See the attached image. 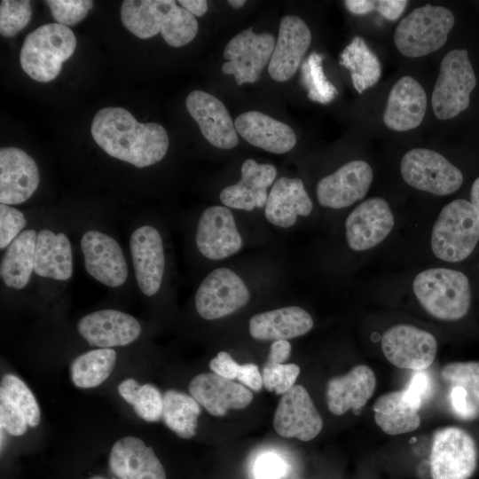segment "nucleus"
Listing matches in <instances>:
<instances>
[{"label": "nucleus", "mask_w": 479, "mask_h": 479, "mask_svg": "<svg viewBox=\"0 0 479 479\" xmlns=\"http://www.w3.org/2000/svg\"><path fill=\"white\" fill-rule=\"evenodd\" d=\"M90 132L107 154L137 168L159 162L169 148L164 127L155 122H138L121 107L100 109L93 118Z\"/></svg>", "instance_id": "1"}, {"label": "nucleus", "mask_w": 479, "mask_h": 479, "mask_svg": "<svg viewBox=\"0 0 479 479\" xmlns=\"http://www.w3.org/2000/svg\"><path fill=\"white\" fill-rule=\"evenodd\" d=\"M124 27L141 39L161 32L172 47H181L194 39L198 21L174 0H126L121 8Z\"/></svg>", "instance_id": "2"}, {"label": "nucleus", "mask_w": 479, "mask_h": 479, "mask_svg": "<svg viewBox=\"0 0 479 479\" xmlns=\"http://www.w3.org/2000/svg\"><path fill=\"white\" fill-rule=\"evenodd\" d=\"M412 289L425 310L441 320L462 318L471 304L469 280L464 273L456 270H425L415 277Z\"/></svg>", "instance_id": "3"}, {"label": "nucleus", "mask_w": 479, "mask_h": 479, "mask_svg": "<svg viewBox=\"0 0 479 479\" xmlns=\"http://www.w3.org/2000/svg\"><path fill=\"white\" fill-rule=\"evenodd\" d=\"M75 47V34L68 27L45 24L26 36L20 63L32 79L48 82L59 75L62 63L72 56Z\"/></svg>", "instance_id": "4"}, {"label": "nucleus", "mask_w": 479, "mask_h": 479, "mask_svg": "<svg viewBox=\"0 0 479 479\" xmlns=\"http://www.w3.org/2000/svg\"><path fill=\"white\" fill-rule=\"evenodd\" d=\"M479 241V213L470 201L458 199L445 205L431 232L434 255L445 262L467 258Z\"/></svg>", "instance_id": "5"}, {"label": "nucleus", "mask_w": 479, "mask_h": 479, "mask_svg": "<svg viewBox=\"0 0 479 479\" xmlns=\"http://www.w3.org/2000/svg\"><path fill=\"white\" fill-rule=\"evenodd\" d=\"M454 22L453 13L445 7L428 4L415 8L397 25L395 45L408 58L428 55L444 46Z\"/></svg>", "instance_id": "6"}, {"label": "nucleus", "mask_w": 479, "mask_h": 479, "mask_svg": "<svg viewBox=\"0 0 479 479\" xmlns=\"http://www.w3.org/2000/svg\"><path fill=\"white\" fill-rule=\"evenodd\" d=\"M476 78L467 50L450 51L441 61L431 104L439 120L452 119L469 106Z\"/></svg>", "instance_id": "7"}, {"label": "nucleus", "mask_w": 479, "mask_h": 479, "mask_svg": "<svg viewBox=\"0 0 479 479\" xmlns=\"http://www.w3.org/2000/svg\"><path fill=\"white\" fill-rule=\"evenodd\" d=\"M401 176L410 186L445 196L459 190L463 183L461 171L441 153L426 148H413L402 158Z\"/></svg>", "instance_id": "8"}, {"label": "nucleus", "mask_w": 479, "mask_h": 479, "mask_svg": "<svg viewBox=\"0 0 479 479\" xmlns=\"http://www.w3.org/2000/svg\"><path fill=\"white\" fill-rule=\"evenodd\" d=\"M432 479H469L477 465L473 437L458 427H445L433 435L430 452Z\"/></svg>", "instance_id": "9"}, {"label": "nucleus", "mask_w": 479, "mask_h": 479, "mask_svg": "<svg viewBox=\"0 0 479 479\" xmlns=\"http://www.w3.org/2000/svg\"><path fill=\"white\" fill-rule=\"evenodd\" d=\"M275 39L270 33L255 34L249 27L232 37L224 51L228 61L223 73L233 75L238 85L256 82L272 55Z\"/></svg>", "instance_id": "10"}, {"label": "nucleus", "mask_w": 479, "mask_h": 479, "mask_svg": "<svg viewBox=\"0 0 479 479\" xmlns=\"http://www.w3.org/2000/svg\"><path fill=\"white\" fill-rule=\"evenodd\" d=\"M249 291L244 281L232 270L212 271L200 285L195 295L199 315L214 320L230 315L247 303Z\"/></svg>", "instance_id": "11"}, {"label": "nucleus", "mask_w": 479, "mask_h": 479, "mask_svg": "<svg viewBox=\"0 0 479 479\" xmlns=\"http://www.w3.org/2000/svg\"><path fill=\"white\" fill-rule=\"evenodd\" d=\"M381 349L389 363L402 368L423 371L429 367L437 352V342L428 331L410 325H397L381 338Z\"/></svg>", "instance_id": "12"}, {"label": "nucleus", "mask_w": 479, "mask_h": 479, "mask_svg": "<svg viewBox=\"0 0 479 479\" xmlns=\"http://www.w3.org/2000/svg\"><path fill=\"white\" fill-rule=\"evenodd\" d=\"M273 426L281 436L310 441L322 430L323 420L306 389L294 385L280 397Z\"/></svg>", "instance_id": "13"}, {"label": "nucleus", "mask_w": 479, "mask_h": 479, "mask_svg": "<svg viewBox=\"0 0 479 479\" xmlns=\"http://www.w3.org/2000/svg\"><path fill=\"white\" fill-rule=\"evenodd\" d=\"M373 178V169L366 161H350L318 182V200L334 209L347 208L365 196Z\"/></svg>", "instance_id": "14"}, {"label": "nucleus", "mask_w": 479, "mask_h": 479, "mask_svg": "<svg viewBox=\"0 0 479 479\" xmlns=\"http://www.w3.org/2000/svg\"><path fill=\"white\" fill-rule=\"evenodd\" d=\"M395 224L389 203L381 197L370 198L357 205L345 221L349 247L365 251L380 244Z\"/></svg>", "instance_id": "15"}, {"label": "nucleus", "mask_w": 479, "mask_h": 479, "mask_svg": "<svg viewBox=\"0 0 479 479\" xmlns=\"http://www.w3.org/2000/svg\"><path fill=\"white\" fill-rule=\"evenodd\" d=\"M87 272L102 284L116 287L128 277V266L117 241L98 231H88L81 239Z\"/></svg>", "instance_id": "16"}, {"label": "nucleus", "mask_w": 479, "mask_h": 479, "mask_svg": "<svg viewBox=\"0 0 479 479\" xmlns=\"http://www.w3.org/2000/svg\"><path fill=\"white\" fill-rule=\"evenodd\" d=\"M195 241L199 251L211 260L226 258L242 247L232 213L223 206H212L202 212Z\"/></svg>", "instance_id": "17"}, {"label": "nucleus", "mask_w": 479, "mask_h": 479, "mask_svg": "<svg viewBox=\"0 0 479 479\" xmlns=\"http://www.w3.org/2000/svg\"><path fill=\"white\" fill-rule=\"evenodd\" d=\"M311 43V33L298 16H284L279 35L268 64V72L276 82L291 79Z\"/></svg>", "instance_id": "18"}, {"label": "nucleus", "mask_w": 479, "mask_h": 479, "mask_svg": "<svg viewBox=\"0 0 479 479\" xmlns=\"http://www.w3.org/2000/svg\"><path fill=\"white\" fill-rule=\"evenodd\" d=\"M186 108L202 135L214 146L232 149L239 143L234 123L224 103L202 90H193L186 98Z\"/></svg>", "instance_id": "19"}, {"label": "nucleus", "mask_w": 479, "mask_h": 479, "mask_svg": "<svg viewBox=\"0 0 479 479\" xmlns=\"http://www.w3.org/2000/svg\"><path fill=\"white\" fill-rule=\"evenodd\" d=\"M130 248L137 286L145 295L158 292L165 267L161 237L151 225H143L130 236Z\"/></svg>", "instance_id": "20"}, {"label": "nucleus", "mask_w": 479, "mask_h": 479, "mask_svg": "<svg viewBox=\"0 0 479 479\" xmlns=\"http://www.w3.org/2000/svg\"><path fill=\"white\" fill-rule=\"evenodd\" d=\"M77 329L91 346L109 349L128 345L141 334L134 317L116 310L91 312L78 321Z\"/></svg>", "instance_id": "21"}, {"label": "nucleus", "mask_w": 479, "mask_h": 479, "mask_svg": "<svg viewBox=\"0 0 479 479\" xmlns=\"http://www.w3.org/2000/svg\"><path fill=\"white\" fill-rule=\"evenodd\" d=\"M34 159L17 147L0 150V202L20 204L29 199L39 185Z\"/></svg>", "instance_id": "22"}, {"label": "nucleus", "mask_w": 479, "mask_h": 479, "mask_svg": "<svg viewBox=\"0 0 479 479\" xmlns=\"http://www.w3.org/2000/svg\"><path fill=\"white\" fill-rule=\"evenodd\" d=\"M188 389L191 396L214 416H223L230 409H243L253 400L252 392L246 387L214 373L194 376Z\"/></svg>", "instance_id": "23"}, {"label": "nucleus", "mask_w": 479, "mask_h": 479, "mask_svg": "<svg viewBox=\"0 0 479 479\" xmlns=\"http://www.w3.org/2000/svg\"><path fill=\"white\" fill-rule=\"evenodd\" d=\"M108 466L118 479H166L165 469L153 448L135 436H125L114 444Z\"/></svg>", "instance_id": "24"}, {"label": "nucleus", "mask_w": 479, "mask_h": 479, "mask_svg": "<svg viewBox=\"0 0 479 479\" xmlns=\"http://www.w3.org/2000/svg\"><path fill=\"white\" fill-rule=\"evenodd\" d=\"M427 95L420 83L405 75L397 80L389 94L383 113L385 125L396 131L417 128L423 121Z\"/></svg>", "instance_id": "25"}, {"label": "nucleus", "mask_w": 479, "mask_h": 479, "mask_svg": "<svg viewBox=\"0 0 479 479\" xmlns=\"http://www.w3.org/2000/svg\"><path fill=\"white\" fill-rule=\"evenodd\" d=\"M376 388L373 371L359 365L348 373L332 378L326 387V402L334 415H342L352 409L357 413L372 397Z\"/></svg>", "instance_id": "26"}, {"label": "nucleus", "mask_w": 479, "mask_h": 479, "mask_svg": "<svg viewBox=\"0 0 479 479\" xmlns=\"http://www.w3.org/2000/svg\"><path fill=\"white\" fill-rule=\"evenodd\" d=\"M234 126L250 145L270 153H285L296 144L295 133L290 126L258 111L240 114Z\"/></svg>", "instance_id": "27"}, {"label": "nucleus", "mask_w": 479, "mask_h": 479, "mask_svg": "<svg viewBox=\"0 0 479 479\" xmlns=\"http://www.w3.org/2000/svg\"><path fill=\"white\" fill-rule=\"evenodd\" d=\"M312 208L302 180L284 177L274 182L268 194L264 214L271 224L288 228L295 224L298 216H309Z\"/></svg>", "instance_id": "28"}, {"label": "nucleus", "mask_w": 479, "mask_h": 479, "mask_svg": "<svg viewBox=\"0 0 479 479\" xmlns=\"http://www.w3.org/2000/svg\"><path fill=\"white\" fill-rule=\"evenodd\" d=\"M311 316L297 306L262 312L249 320V334L259 341L288 340L309 333L313 327Z\"/></svg>", "instance_id": "29"}, {"label": "nucleus", "mask_w": 479, "mask_h": 479, "mask_svg": "<svg viewBox=\"0 0 479 479\" xmlns=\"http://www.w3.org/2000/svg\"><path fill=\"white\" fill-rule=\"evenodd\" d=\"M38 276L67 280L73 274L72 247L65 233L43 229L37 233L35 269Z\"/></svg>", "instance_id": "30"}, {"label": "nucleus", "mask_w": 479, "mask_h": 479, "mask_svg": "<svg viewBox=\"0 0 479 479\" xmlns=\"http://www.w3.org/2000/svg\"><path fill=\"white\" fill-rule=\"evenodd\" d=\"M37 233L26 230L7 247L1 262L4 283L12 288H24L35 269V248Z\"/></svg>", "instance_id": "31"}, {"label": "nucleus", "mask_w": 479, "mask_h": 479, "mask_svg": "<svg viewBox=\"0 0 479 479\" xmlns=\"http://www.w3.org/2000/svg\"><path fill=\"white\" fill-rule=\"evenodd\" d=\"M373 409L376 424L388 435L412 432L420 425L419 410L405 402L402 390L390 391L381 396Z\"/></svg>", "instance_id": "32"}, {"label": "nucleus", "mask_w": 479, "mask_h": 479, "mask_svg": "<svg viewBox=\"0 0 479 479\" xmlns=\"http://www.w3.org/2000/svg\"><path fill=\"white\" fill-rule=\"evenodd\" d=\"M340 64L350 72L353 86L359 93L375 85L381 75V66L364 38L354 37L340 55Z\"/></svg>", "instance_id": "33"}, {"label": "nucleus", "mask_w": 479, "mask_h": 479, "mask_svg": "<svg viewBox=\"0 0 479 479\" xmlns=\"http://www.w3.org/2000/svg\"><path fill=\"white\" fill-rule=\"evenodd\" d=\"M116 362L113 349L99 348L75 357L70 365L73 384L81 389H91L103 383L112 373Z\"/></svg>", "instance_id": "34"}, {"label": "nucleus", "mask_w": 479, "mask_h": 479, "mask_svg": "<svg viewBox=\"0 0 479 479\" xmlns=\"http://www.w3.org/2000/svg\"><path fill=\"white\" fill-rule=\"evenodd\" d=\"M200 413L199 403L192 396L176 389L164 393L161 419L177 436L190 439L195 435Z\"/></svg>", "instance_id": "35"}, {"label": "nucleus", "mask_w": 479, "mask_h": 479, "mask_svg": "<svg viewBox=\"0 0 479 479\" xmlns=\"http://www.w3.org/2000/svg\"><path fill=\"white\" fill-rule=\"evenodd\" d=\"M118 393L142 420L154 422L161 419L163 396L154 385H141L136 380L128 378L119 384Z\"/></svg>", "instance_id": "36"}, {"label": "nucleus", "mask_w": 479, "mask_h": 479, "mask_svg": "<svg viewBox=\"0 0 479 479\" xmlns=\"http://www.w3.org/2000/svg\"><path fill=\"white\" fill-rule=\"evenodd\" d=\"M322 60L321 54L311 52L301 65V82L311 101L327 104L338 95V90L327 80Z\"/></svg>", "instance_id": "37"}, {"label": "nucleus", "mask_w": 479, "mask_h": 479, "mask_svg": "<svg viewBox=\"0 0 479 479\" xmlns=\"http://www.w3.org/2000/svg\"><path fill=\"white\" fill-rule=\"evenodd\" d=\"M0 392L5 394L21 411L30 427L40 422L41 413L37 401L29 388L19 377L5 374L1 379Z\"/></svg>", "instance_id": "38"}, {"label": "nucleus", "mask_w": 479, "mask_h": 479, "mask_svg": "<svg viewBox=\"0 0 479 479\" xmlns=\"http://www.w3.org/2000/svg\"><path fill=\"white\" fill-rule=\"evenodd\" d=\"M276 174V168L271 164H258L252 159H247L243 162L239 182L255 192L257 208H262L266 204L267 188L274 182Z\"/></svg>", "instance_id": "39"}, {"label": "nucleus", "mask_w": 479, "mask_h": 479, "mask_svg": "<svg viewBox=\"0 0 479 479\" xmlns=\"http://www.w3.org/2000/svg\"><path fill=\"white\" fill-rule=\"evenodd\" d=\"M441 377L453 386L463 387L479 403V362L450 363L441 370Z\"/></svg>", "instance_id": "40"}, {"label": "nucleus", "mask_w": 479, "mask_h": 479, "mask_svg": "<svg viewBox=\"0 0 479 479\" xmlns=\"http://www.w3.org/2000/svg\"><path fill=\"white\" fill-rule=\"evenodd\" d=\"M32 16L27 0H3L0 4V33L12 37L23 29Z\"/></svg>", "instance_id": "41"}, {"label": "nucleus", "mask_w": 479, "mask_h": 479, "mask_svg": "<svg viewBox=\"0 0 479 479\" xmlns=\"http://www.w3.org/2000/svg\"><path fill=\"white\" fill-rule=\"evenodd\" d=\"M300 374L295 364H268L263 367V383L268 391L283 395L289 390Z\"/></svg>", "instance_id": "42"}, {"label": "nucleus", "mask_w": 479, "mask_h": 479, "mask_svg": "<svg viewBox=\"0 0 479 479\" xmlns=\"http://www.w3.org/2000/svg\"><path fill=\"white\" fill-rule=\"evenodd\" d=\"M51 14L57 23L63 26H73L82 20L93 6L89 0H48Z\"/></svg>", "instance_id": "43"}, {"label": "nucleus", "mask_w": 479, "mask_h": 479, "mask_svg": "<svg viewBox=\"0 0 479 479\" xmlns=\"http://www.w3.org/2000/svg\"><path fill=\"white\" fill-rule=\"evenodd\" d=\"M27 224L23 213L6 204H0V248L7 247L21 233Z\"/></svg>", "instance_id": "44"}, {"label": "nucleus", "mask_w": 479, "mask_h": 479, "mask_svg": "<svg viewBox=\"0 0 479 479\" xmlns=\"http://www.w3.org/2000/svg\"><path fill=\"white\" fill-rule=\"evenodd\" d=\"M0 423L1 429L14 436H22L28 426L21 411L3 392H0Z\"/></svg>", "instance_id": "45"}, {"label": "nucleus", "mask_w": 479, "mask_h": 479, "mask_svg": "<svg viewBox=\"0 0 479 479\" xmlns=\"http://www.w3.org/2000/svg\"><path fill=\"white\" fill-rule=\"evenodd\" d=\"M219 197L224 206L236 209L251 211L257 206L255 192L239 181L235 185L224 188Z\"/></svg>", "instance_id": "46"}, {"label": "nucleus", "mask_w": 479, "mask_h": 479, "mask_svg": "<svg viewBox=\"0 0 479 479\" xmlns=\"http://www.w3.org/2000/svg\"><path fill=\"white\" fill-rule=\"evenodd\" d=\"M255 479H280L287 473V464L274 452H264L253 464Z\"/></svg>", "instance_id": "47"}, {"label": "nucleus", "mask_w": 479, "mask_h": 479, "mask_svg": "<svg viewBox=\"0 0 479 479\" xmlns=\"http://www.w3.org/2000/svg\"><path fill=\"white\" fill-rule=\"evenodd\" d=\"M431 389L430 377L423 371H419L412 374L405 389H402V393L406 403L420 410L423 402L430 396Z\"/></svg>", "instance_id": "48"}, {"label": "nucleus", "mask_w": 479, "mask_h": 479, "mask_svg": "<svg viewBox=\"0 0 479 479\" xmlns=\"http://www.w3.org/2000/svg\"><path fill=\"white\" fill-rule=\"evenodd\" d=\"M450 400L454 412L461 419H472L476 414V407L467 391L461 386H453Z\"/></svg>", "instance_id": "49"}, {"label": "nucleus", "mask_w": 479, "mask_h": 479, "mask_svg": "<svg viewBox=\"0 0 479 479\" xmlns=\"http://www.w3.org/2000/svg\"><path fill=\"white\" fill-rule=\"evenodd\" d=\"M240 365L229 353L220 351L209 362L212 372L228 380L237 379Z\"/></svg>", "instance_id": "50"}, {"label": "nucleus", "mask_w": 479, "mask_h": 479, "mask_svg": "<svg viewBox=\"0 0 479 479\" xmlns=\"http://www.w3.org/2000/svg\"><path fill=\"white\" fill-rule=\"evenodd\" d=\"M407 4L408 1L405 0L373 1V11H377L389 20H396L402 15Z\"/></svg>", "instance_id": "51"}, {"label": "nucleus", "mask_w": 479, "mask_h": 479, "mask_svg": "<svg viewBox=\"0 0 479 479\" xmlns=\"http://www.w3.org/2000/svg\"><path fill=\"white\" fill-rule=\"evenodd\" d=\"M237 379L255 391H259L263 384V377L257 365L252 363L240 365Z\"/></svg>", "instance_id": "52"}, {"label": "nucleus", "mask_w": 479, "mask_h": 479, "mask_svg": "<svg viewBox=\"0 0 479 479\" xmlns=\"http://www.w3.org/2000/svg\"><path fill=\"white\" fill-rule=\"evenodd\" d=\"M290 353L291 344L288 341H274L271 345L266 363L284 364V362L289 358Z\"/></svg>", "instance_id": "53"}, {"label": "nucleus", "mask_w": 479, "mask_h": 479, "mask_svg": "<svg viewBox=\"0 0 479 479\" xmlns=\"http://www.w3.org/2000/svg\"><path fill=\"white\" fill-rule=\"evenodd\" d=\"M344 4L349 12L363 15L373 11V1L370 0H347Z\"/></svg>", "instance_id": "54"}, {"label": "nucleus", "mask_w": 479, "mask_h": 479, "mask_svg": "<svg viewBox=\"0 0 479 479\" xmlns=\"http://www.w3.org/2000/svg\"><path fill=\"white\" fill-rule=\"evenodd\" d=\"M178 3L194 17H201L208 11V2L206 0H180Z\"/></svg>", "instance_id": "55"}, {"label": "nucleus", "mask_w": 479, "mask_h": 479, "mask_svg": "<svg viewBox=\"0 0 479 479\" xmlns=\"http://www.w3.org/2000/svg\"><path fill=\"white\" fill-rule=\"evenodd\" d=\"M470 199L472 205L476 208L479 213V177H477L472 186L470 191Z\"/></svg>", "instance_id": "56"}, {"label": "nucleus", "mask_w": 479, "mask_h": 479, "mask_svg": "<svg viewBox=\"0 0 479 479\" xmlns=\"http://www.w3.org/2000/svg\"><path fill=\"white\" fill-rule=\"evenodd\" d=\"M228 3L233 8L239 9V8H241L242 6H244V4H246V1H244V0H230V1H228Z\"/></svg>", "instance_id": "57"}, {"label": "nucleus", "mask_w": 479, "mask_h": 479, "mask_svg": "<svg viewBox=\"0 0 479 479\" xmlns=\"http://www.w3.org/2000/svg\"><path fill=\"white\" fill-rule=\"evenodd\" d=\"M89 479H106V478L99 476V475H94V476L90 477Z\"/></svg>", "instance_id": "58"}]
</instances>
